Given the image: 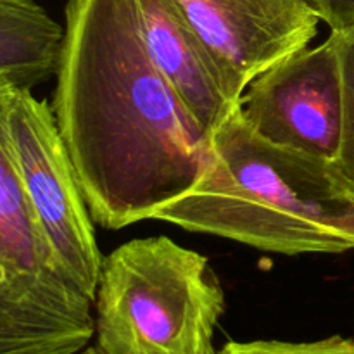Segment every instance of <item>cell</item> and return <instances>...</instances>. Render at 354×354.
<instances>
[{"label": "cell", "mask_w": 354, "mask_h": 354, "mask_svg": "<svg viewBox=\"0 0 354 354\" xmlns=\"http://www.w3.org/2000/svg\"><path fill=\"white\" fill-rule=\"evenodd\" d=\"M92 220H151L211 162V133L149 55L131 0H69L52 100Z\"/></svg>", "instance_id": "6da1fadb"}, {"label": "cell", "mask_w": 354, "mask_h": 354, "mask_svg": "<svg viewBox=\"0 0 354 354\" xmlns=\"http://www.w3.org/2000/svg\"><path fill=\"white\" fill-rule=\"evenodd\" d=\"M211 147L197 185L151 220L283 256L354 251V189L335 161L263 140L239 111Z\"/></svg>", "instance_id": "7a4b0ae2"}, {"label": "cell", "mask_w": 354, "mask_h": 354, "mask_svg": "<svg viewBox=\"0 0 354 354\" xmlns=\"http://www.w3.org/2000/svg\"><path fill=\"white\" fill-rule=\"evenodd\" d=\"M104 354H218L225 290L206 256L173 239H133L104 258L95 301Z\"/></svg>", "instance_id": "3957f363"}, {"label": "cell", "mask_w": 354, "mask_h": 354, "mask_svg": "<svg viewBox=\"0 0 354 354\" xmlns=\"http://www.w3.org/2000/svg\"><path fill=\"white\" fill-rule=\"evenodd\" d=\"M0 83V354H78L95 335L93 301L62 273L24 190Z\"/></svg>", "instance_id": "277c9868"}, {"label": "cell", "mask_w": 354, "mask_h": 354, "mask_svg": "<svg viewBox=\"0 0 354 354\" xmlns=\"http://www.w3.org/2000/svg\"><path fill=\"white\" fill-rule=\"evenodd\" d=\"M7 128L24 190L62 273L95 301L104 258L52 107L14 88Z\"/></svg>", "instance_id": "5b68a950"}, {"label": "cell", "mask_w": 354, "mask_h": 354, "mask_svg": "<svg viewBox=\"0 0 354 354\" xmlns=\"http://www.w3.org/2000/svg\"><path fill=\"white\" fill-rule=\"evenodd\" d=\"M237 111L263 140L335 161L342 130V75L334 37L259 73L245 86Z\"/></svg>", "instance_id": "8992f818"}, {"label": "cell", "mask_w": 354, "mask_h": 354, "mask_svg": "<svg viewBox=\"0 0 354 354\" xmlns=\"http://www.w3.org/2000/svg\"><path fill=\"white\" fill-rule=\"evenodd\" d=\"M223 69L234 95L280 59L306 48L318 19L303 0H175Z\"/></svg>", "instance_id": "52a82bcc"}, {"label": "cell", "mask_w": 354, "mask_h": 354, "mask_svg": "<svg viewBox=\"0 0 354 354\" xmlns=\"http://www.w3.org/2000/svg\"><path fill=\"white\" fill-rule=\"evenodd\" d=\"M149 55L209 133L237 111L223 69L175 0H131Z\"/></svg>", "instance_id": "ba28073f"}, {"label": "cell", "mask_w": 354, "mask_h": 354, "mask_svg": "<svg viewBox=\"0 0 354 354\" xmlns=\"http://www.w3.org/2000/svg\"><path fill=\"white\" fill-rule=\"evenodd\" d=\"M64 28L35 0H0V83L21 90L57 73Z\"/></svg>", "instance_id": "9c48e42d"}, {"label": "cell", "mask_w": 354, "mask_h": 354, "mask_svg": "<svg viewBox=\"0 0 354 354\" xmlns=\"http://www.w3.org/2000/svg\"><path fill=\"white\" fill-rule=\"evenodd\" d=\"M330 35L337 44L342 75V130L335 165L354 189V28Z\"/></svg>", "instance_id": "30bf717a"}, {"label": "cell", "mask_w": 354, "mask_h": 354, "mask_svg": "<svg viewBox=\"0 0 354 354\" xmlns=\"http://www.w3.org/2000/svg\"><path fill=\"white\" fill-rule=\"evenodd\" d=\"M218 354H354V339L332 335V337L311 342H228Z\"/></svg>", "instance_id": "8fae6325"}, {"label": "cell", "mask_w": 354, "mask_h": 354, "mask_svg": "<svg viewBox=\"0 0 354 354\" xmlns=\"http://www.w3.org/2000/svg\"><path fill=\"white\" fill-rule=\"evenodd\" d=\"M311 12L328 24L330 31L354 28V0H303Z\"/></svg>", "instance_id": "7c38bea8"}, {"label": "cell", "mask_w": 354, "mask_h": 354, "mask_svg": "<svg viewBox=\"0 0 354 354\" xmlns=\"http://www.w3.org/2000/svg\"><path fill=\"white\" fill-rule=\"evenodd\" d=\"M78 354H104V353L100 351L97 346H86V348L83 349V351H80Z\"/></svg>", "instance_id": "4fadbf2b"}]
</instances>
